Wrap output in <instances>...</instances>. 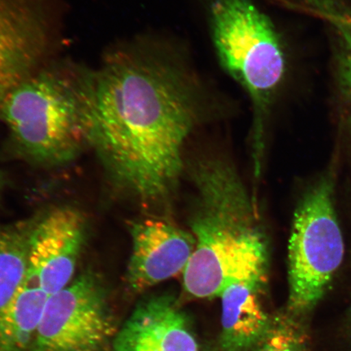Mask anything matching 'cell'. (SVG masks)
<instances>
[{"instance_id":"3957f363","label":"cell","mask_w":351,"mask_h":351,"mask_svg":"<svg viewBox=\"0 0 351 351\" xmlns=\"http://www.w3.org/2000/svg\"><path fill=\"white\" fill-rule=\"evenodd\" d=\"M91 79L92 70L45 64L8 92L0 121L21 156L44 165L76 156L86 145Z\"/></svg>"},{"instance_id":"277c9868","label":"cell","mask_w":351,"mask_h":351,"mask_svg":"<svg viewBox=\"0 0 351 351\" xmlns=\"http://www.w3.org/2000/svg\"><path fill=\"white\" fill-rule=\"evenodd\" d=\"M210 22L219 62L252 101L258 166L267 113L285 73L282 43L273 22L253 0H214Z\"/></svg>"},{"instance_id":"7c38bea8","label":"cell","mask_w":351,"mask_h":351,"mask_svg":"<svg viewBox=\"0 0 351 351\" xmlns=\"http://www.w3.org/2000/svg\"><path fill=\"white\" fill-rule=\"evenodd\" d=\"M49 295L27 275L0 315V351L30 350Z\"/></svg>"},{"instance_id":"30bf717a","label":"cell","mask_w":351,"mask_h":351,"mask_svg":"<svg viewBox=\"0 0 351 351\" xmlns=\"http://www.w3.org/2000/svg\"><path fill=\"white\" fill-rule=\"evenodd\" d=\"M113 351H199L190 319L173 296L140 302L117 332Z\"/></svg>"},{"instance_id":"e0dca14e","label":"cell","mask_w":351,"mask_h":351,"mask_svg":"<svg viewBox=\"0 0 351 351\" xmlns=\"http://www.w3.org/2000/svg\"><path fill=\"white\" fill-rule=\"evenodd\" d=\"M350 322H351V311H350Z\"/></svg>"},{"instance_id":"8fae6325","label":"cell","mask_w":351,"mask_h":351,"mask_svg":"<svg viewBox=\"0 0 351 351\" xmlns=\"http://www.w3.org/2000/svg\"><path fill=\"white\" fill-rule=\"evenodd\" d=\"M263 285L236 283L221 295L222 351H252L269 327L271 315L262 304Z\"/></svg>"},{"instance_id":"9c48e42d","label":"cell","mask_w":351,"mask_h":351,"mask_svg":"<svg viewBox=\"0 0 351 351\" xmlns=\"http://www.w3.org/2000/svg\"><path fill=\"white\" fill-rule=\"evenodd\" d=\"M130 234L132 252L126 282L134 293L183 274L195 251L194 236L163 219L136 221L130 226Z\"/></svg>"},{"instance_id":"4fadbf2b","label":"cell","mask_w":351,"mask_h":351,"mask_svg":"<svg viewBox=\"0 0 351 351\" xmlns=\"http://www.w3.org/2000/svg\"><path fill=\"white\" fill-rule=\"evenodd\" d=\"M34 223L0 225V315L27 278L29 239Z\"/></svg>"},{"instance_id":"ba28073f","label":"cell","mask_w":351,"mask_h":351,"mask_svg":"<svg viewBox=\"0 0 351 351\" xmlns=\"http://www.w3.org/2000/svg\"><path fill=\"white\" fill-rule=\"evenodd\" d=\"M85 237V219L76 209L56 208L35 221L29 239L28 275L48 295L74 279Z\"/></svg>"},{"instance_id":"5bb4252c","label":"cell","mask_w":351,"mask_h":351,"mask_svg":"<svg viewBox=\"0 0 351 351\" xmlns=\"http://www.w3.org/2000/svg\"><path fill=\"white\" fill-rule=\"evenodd\" d=\"M308 6L335 26L339 33L341 50L339 59L341 85L351 98V10L337 0H304Z\"/></svg>"},{"instance_id":"2e32d148","label":"cell","mask_w":351,"mask_h":351,"mask_svg":"<svg viewBox=\"0 0 351 351\" xmlns=\"http://www.w3.org/2000/svg\"><path fill=\"white\" fill-rule=\"evenodd\" d=\"M2 186V181H1V177H0V190H1Z\"/></svg>"},{"instance_id":"5b68a950","label":"cell","mask_w":351,"mask_h":351,"mask_svg":"<svg viewBox=\"0 0 351 351\" xmlns=\"http://www.w3.org/2000/svg\"><path fill=\"white\" fill-rule=\"evenodd\" d=\"M331 176L307 191L295 210L288 247L287 311L300 317L326 293L344 256Z\"/></svg>"},{"instance_id":"9a60e30c","label":"cell","mask_w":351,"mask_h":351,"mask_svg":"<svg viewBox=\"0 0 351 351\" xmlns=\"http://www.w3.org/2000/svg\"><path fill=\"white\" fill-rule=\"evenodd\" d=\"M296 315H271L269 328L252 351H306L308 339Z\"/></svg>"},{"instance_id":"52a82bcc","label":"cell","mask_w":351,"mask_h":351,"mask_svg":"<svg viewBox=\"0 0 351 351\" xmlns=\"http://www.w3.org/2000/svg\"><path fill=\"white\" fill-rule=\"evenodd\" d=\"M51 20L47 0H0V103L45 64Z\"/></svg>"},{"instance_id":"ac0fdd59","label":"cell","mask_w":351,"mask_h":351,"mask_svg":"<svg viewBox=\"0 0 351 351\" xmlns=\"http://www.w3.org/2000/svg\"><path fill=\"white\" fill-rule=\"evenodd\" d=\"M350 101H351V98H350Z\"/></svg>"},{"instance_id":"7a4b0ae2","label":"cell","mask_w":351,"mask_h":351,"mask_svg":"<svg viewBox=\"0 0 351 351\" xmlns=\"http://www.w3.org/2000/svg\"><path fill=\"white\" fill-rule=\"evenodd\" d=\"M193 178L196 197L191 227L195 247L183 273L186 292L212 298L232 284L265 287L269 247L240 176L226 162L210 160L197 165Z\"/></svg>"},{"instance_id":"8992f818","label":"cell","mask_w":351,"mask_h":351,"mask_svg":"<svg viewBox=\"0 0 351 351\" xmlns=\"http://www.w3.org/2000/svg\"><path fill=\"white\" fill-rule=\"evenodd\" d=\"M117 332L103 282L84 271L48 298L29 351H101Z\"/></svg>"},{"instance_id":"6da1fadb","label":"cell","mask_w":351,"mask_h":351,"mask_svg":"<svg viewBox=\"0 0 351 351\" xmlns=\"http://www.w3.org/2000/svg\"><path fill=\"white\" fill-rule=\"evenodd\" d=\"M183 69L150 48L125 46L92 70L86 140L114 182L143 203L168 197L201 111Z\"/></svg>"}]
</instances>
